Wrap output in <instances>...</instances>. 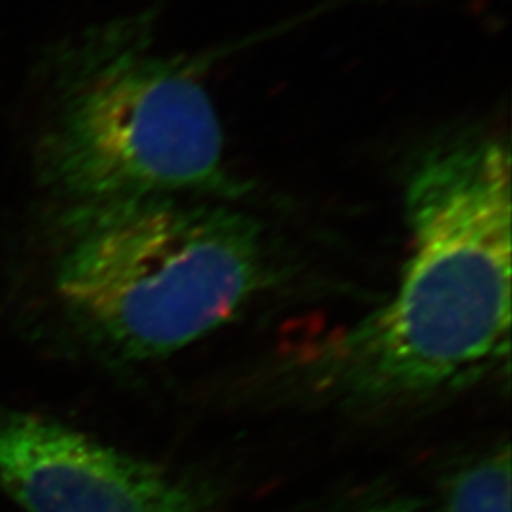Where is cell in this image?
<instances>
[{
    "label": "cell",
    "instance_id": "obj_1",
    "mask_svg": "<svg viewBox=\"0 0 512 512\" xmlns=\"http://www.w3.org/2000/svg\"><path fill=\"white\" fill-rule=\"evenodd\" d=\"M404 205L410 255L395 293L311 366L319 387L349 403L435 397L509 357L507 141L467 129L427 148L410 173Z\"/></svg>",
    "mask_w": 512,
    "mask_h": 512
},
{
    "label": "cell",
    "instance_id": "obj_2",
    "mask_svg": "<svg viewBox=\"0 0 512 512\" xmlns=\"http://www.w3.org/2000/svg\"><path fill=\"white\" fill-rule=\"evenodd\" d=\"M158 8L95 23L54 55L48 183L73 207L238 198L205 76L222 50L165 52Z\"/></svg>",
    "mask_w": 512,
    "mask_h": 512
},
{
    "label": "cell",
    "instance_id": "obj_3",
    "mask_svg": "<svg viewBox=\"0 0 512 512\" xmlns=\"http://www.w3.org/2000/svg\"><path fill=\"white\" fill-rule=\"evenodd\" d=\"M268 281L260 224L202 198L71 207L55 274L78 327L128 361L164 359L196 344Z\"/></svg>",
    "mask_w": 512,
    "mask_h": 512
},
{
    "label": "cell",
    "instance_id": "obj_4",
    "mask_svg": "<svg viewBox=\"0 0 512 512\" xmlns=\"http://www.w3.org/2000/svg\"><path fill=\"white\" fill-rule=\"evenodd\" d=\"M0 486L27 512H213L198 480L59 421L0 408Z\"/></svg>",
    "mask_w": 512,
    "mask_h": 512
},
{
    "label": "cell",
    "instance_id": "obj_5",
    "mask_svg": "<svg viewBox=\"0 0 512 512\" xmlns=\"http://www.w3.org/2000/svg\"><path fill=\"white\" fill-rule=\"evenodd\" d=\"M446 512H511L509 444L459 467L444 486Z\"/></svg>",
    "mask_w": 512,
    "mask_h": 512
},
{
    "label": "cell",
    "instance_id": "obj_6",
    "mask_svg": "<svg viewBox=\"0 0 512 512\" xmlns=\"http://www.w3.org/2000/svg\"><path fill=\"white\" fill-rule=\"evenodd\" d=\"M357 512H421L420 503L408 497H389L382 501H374Z\"/></svg>",
    "mask_w": 512,
    "mask_h": 512
}]
</instances>
